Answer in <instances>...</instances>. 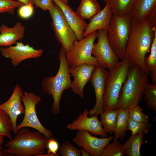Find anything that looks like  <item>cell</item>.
Returning <instances> with one entry per match:
<instances>
[{
	"mask_svg": "<svg viewBox=\"0 0 156 156\" xmlns=\"http://www.w3.org/2000/svg\"><path fill=\"white\" fill-rule=\"evenodd\" d=\"M154 36V31L148 19L138 23L131 19V32L124 58L128 61L130 65H137L147 74L144 59L151 49Z\"/></svg>",
	"mask_w": 156,
	"mask_h": 156,
	"instance_id": "cell-1",
	"label": "cell"
},
{
	"mask_svg": "<svg viewBox=\"0 0 156 156\" xmlns=\"http://www.w3.org/2000/svg\"><path fill=\"white\" fill-rule=\"evenodd\" d=\"M15 135L4 144L2 152L5 155L42 156L45 153L49 139L39 132L25 127L18 129Z\"/></svg>",
	"mask_w": 156,
	"mask_h": 156,
	"instance_id": "cell-2",
	"label": "cell"
},
{
	"mask_svg": "<svg viewBox=\"0 0 156 156\" xmlns=\"http://www.w3.org/2000/svg\"><path fill=\"white\" fill-rule=\"evenodd\" d=\"M149 79L148 74L136 65H130L121 88L116 107L129 110L138 105L143 98Z\"/></svg>",
	"mask_w": 156,
	"mask_h": 156,
	"instance_id": "cell-3",
	"label": "cell"
},
{
	"mask_svg": "<svg viewBox=\"0 0 156 156\" xmlns=\"http://www.w3.org/2000/svg\"><path fill=\"white\" fill-rule=\"evenodd\" d=\"M59 58L60 66L56 75L46 77L42 83V90L53 97L52 111L55 115L61 112L60 102L62 93L64 90L71 88L72 82L69 72V66L64 51L62 47L59 54Z\"/></svg>",
	"mask_w": 156,
	"mask_h": 156,
	"instance_id": "cell-4",
	"label": "cell"
},
{
	"mask_svg": "<svg viewBox=\"0 0 156 156\" xmlns=\"http://www.w3.org/2000/svg\"><path fill=\"white\" fill-rule=\"evenodd\" d=\"M130 66L125 58L107 71L103 96V111L116 110L119 95Z\"/></svg>",
	"mask_w": 156,
	"mask_h": 156,
	"instance_id": "cell-5",
	"label": "cell"
},
{
	"mask_svg": "<svg viewBox=\"0 0 156 156\" xmlns=\"http://www.w3.org/2000/svg\"><path fill=\"white\" fill-rule=\"evenodd\" d=\"M131 15H112L107 30V38L110 46L121 60L125 58L127 44L131 32Z\"/></svg>",
	"mask_w": 156,
	"mask_h": 156,
	"instance_id": "cell-6",
	"label": "cell"
},
{
	"mask_svg": "<svg viewBox=\"0 0 156 156\" xmlns=\"http://www.w3.org/2000/svg\"><path fill=\"white\" fill-rule=\"evenodd\" d=\"M49 11L52 19V27L55 36L61 44L66 55L70 51L74 42L78 40L76 36L57 5L54 3Z\"/></svg>",
	"mask_w": 156,
	"mask_h": 156,
	"instance_id": "cell-7",
	"label": "cell"
},
{
	"mask_svg": "<svg viewBox=\"0 0 156 156\" xmlns=\"http://www.w3.org/2000/svg\"><path fill=\"white\" fill-rule=\"evenodd\" d=\"M97 31H95L80 40L74 43L70 52L66 55L69 66L83 64L99 65L96 58L92 55L94 42L97 38Z\"/></svg>",
	"mask_w": 156,
	"mask_h": 156,
	"instance_id": "cell-8",
	"label": "cell"
},
{
	"mask_svg": "<svg viewBox=\"0 0 156 156\" xmlns=\"http://www.w3.org/2000/svg\"><path fill=\"white\" fill-rule=\"evenodd\" d=\"M21 100L25 107L24 116L21 122L17 126V129L25 127L32 128L40 132L47 138L49 139L51 138L52 131L42 125L36 112V107L41 102V97L32 92L24 91Z\"/></svg>",
	"mask_w": 156,
	"mask_h": 156,
	"instance_id": "cell-9",
	"label": "cell"
},
{
	"mask_svg": "<svg viewBox=\"0 0 156 156\" xmlns=\"http://www.w3.org/2000/svg\"><path fill=\"white\" fill-rule=\"evenodd\" d=\"M107 35V30L97 31L98 41L94 44L92 54L96 59L99 65L110 70L119 62V58L109 45Z\"/></svg>",
	"mask_w": 156,
	"mask_h": 156,
	"instance_id": "cell-10",
	"label": "cell"
},
{
	"mask_svg": "<svg viewBox=\"0 0 156 156\" xmlns=\"http://www.w3.org/2000/svg\"><path fill=\"white\" fill-rule=\"evenodd\" d=\"M43 52L42 49H35L28 44L25 45L21 41L17 42L15 46L0 47L1 55L6 58L10 59L11 63L14 67L18 66L25 60L40 57Z\"/></svg>",
	"mask_w": 156,
	"mask_h": 156,
	"instance_id": "cell-11",
	"label": "cell"
},
{
	"mask_svg": "<svg viewBox=\"0 0 156 156\" xmlns=\"http://www.w3.org/2000/svg\"><path fill=\"white\" fill-rule=\"evenodd\" d=\"M113 138L111 135L101 138L92 135L89 132L78 130L72 141L78 147L87 152L91 156H101L103 149Z\"/></svg>",
	"mask_w": 156,
	"mask_h": 156,
	"instance_id": "cell-12",
	"label": "cell"
},
{
	"mask_svg": "<svg viewBox=\"0 0 156 156\" xmlns=\"http://www.w3.org/2000/svg\"><path fill=\"white\" fill-rule=\"evenodd\" d=\"M89 111L84 109L78 117L71 122L67 124L66 128L70 130H84L90 133L92 135L100 136L101 138L107 137L101 121L98 120L97 115L88 117Z\"/></svg>",
	"mask_w": 156,
	"mask_h": 156,
	"instance_id": "cell-13",
	"label": "cell"
},
{
	"mask_svg": "<svg viewBox=\"0 0 156 156\" xmlns=\"http://www.w3.org/2000/svg\"><path fill=\"white\" fill-rule=\"evenodd\" d=\"M23 91L21 87L16 84L10 98L5 102L0 104V109L4 111L9 116L12 126V131L16 134L18 131L17 120L18 116L23 114L25 107L21 102Z\"/></svg>",
	"mask_w": 156,
	"mask_h": 156,
	"instance_id": "cell-14",
	"label": "cell"
},
{
	"mask_svg": "<svg viewBox=\"0 0 156 156\" xmlns=\"http://www.w3.org/2000/svg\"><path fill=\"white\" fill-rule=\"evenodd\" d=\"M107 71L105 68L98 65L96 66L93 71L90 81L95 92L96 102L93 109L89 112L91 116L101 115L103 110V96Z\"/></svg>",
	"mask_w": 156,
	"mask_h": 156,
	"instance_id": "cell-15",
	"label": "cell"
},
{
	"mask_svg": "<svg viewBox=\"0 0 156 156\" xmlns=\"http://www.w3.org/2000/svg\"><path fill=\"white\" fill-rule=\"evenodd\" d=\"M96 66L83 64L70 67V74L74 77L71 84V89L75 94L83 98V90L86 84L90 80Z\"/></svg>",
	"mask_w": 156,
	"mask_h": 156,
	"instance_id": "cell-16",
	"label": "cell"
},
{
	"mask_svg": "<svg viewBox=\"0 0 156 156\" xmlns=\"http://www.w3.org/2000/svg\"><path fill=\"white\" fill-rule=\"evenodd\" d=\"M61 10L67 22L74 31L77 40L83 39V33L88 24L70 6L61 0H53Z\"/></svg>",
	"mask_w": 156,
	"mask_h": 156,
	"instance_id": "cell-17",
	"label": "cell"
},
{
	"mask_svg": "<svg viewBox=\"0 0 156 156\" xmlns=\"http://www.w3.org/2000/svg\"><path fill=\"white\" fill-rule=\"evenodd\" d=\"M112 15L109 6L105 3L104 8L90 19V22L83 32V37L99 30H107Z\"/></svg>",
	"mask_w": 156,
	"mask_h": 156,
	"instance_id": "cell-18",
	"label": "cell"
},
{
	"mask_svg": "<svg viewBox=\"0 0 156 156\" xmlns=\"http://www.w3.org/2000/svg\"><path fill=\"white\" fill-rule=\"evenodd\" d=\"M25 27L20 22L9 27L3 24L0 26V46L7 47L16 44L24 37Z\"/></svg>",
	"mask_w": 156,
	"mask_h": 156,
	"instance_id": "cell-19",
	"label": "cell"
},
{
	"mask_svg": "<svg viewBox=\"0 0 156 156\" xmlns=\"http://www.w3.org/2000/svg\"><path fill=\"white\" fill-rule=\"evenodd\" d=\"M156 9V0H135L131 14L132 19L138 23L148 19Z\"/></svg>",
	"mask_w": 156,
	"mask_h": 156,
	"instance_id": "cell-20",
	"label": "cell"
},
{
	"mask_svg": "<svg viewBox=\"0 0 156 156\" xmlns=\"http://www.w3.org/2000/svg\"><path fill=\"white\" fill-rule=\"evenodd\" d=\"M135 0H104L109 6L113 15H131Z\"/></svg>",
	"mask_w": 156,
	"mask_h": 156,
	"instance_id": "cell-21",
	"label": "cell"
},
{
	"mask_svg": "<svg viewBox=\"0 0 156 156\" xmlns=\"http://www.w3.org/2000/svg\"><path fill=\"white\" fill-rule=\"evenodd\" d=\"M144 135L137 134L131 135L122 144L125 155L127 156H141L140 150L142 144H144Z\"/></svg>",
	"mask_w": 156,
	"mask_h": 156,
	"instance_id": "cell-22",
	"label": "cell"
},
{
	"mask_svg": "<svg viewBox=\"0 0 156 156\" xmlns=\"http://www.w3.org/2000/svg\"><path fill=\"white\" fill-rule=\"evenodd\" d=\"M101 10L96 0H81L76 12L83 19L90 20Z\"/></svg>",
	"mask_w": 156,
	"mask_h": 156,
	"instance_id": "cell-23",
	"label": "cell"
},
{
	"mask_svg": "<svg viewBox=\"0 0 156 156\" xmlns=\"http://www.w3.org/2000/svg\"><path fill=\"white\" fill-rule=\"evenodd\" d=\"M117 110L118 117L114 132V138L123 141L127 130L129 118V110L119 109Z\"/></svg>",
	"mask_w": 156,
	"mask_h": 156,
	"instance_id": "cell-24",
	"label": "cell"
},
{
	"mask_svg": "<svg viewBox=\"0 0 156 156\" xmlns=\"http://www.w3.org/2000/svg\"><path fill=\"white\" fill-rule=\"evenodd\" d=\"M118 110H110L103 112L100 115L101 122L105 132L111 134L114 133L118 117Z\"/></svg>",
	"mask_w": 156,
	"mask_h": 156,
	"instance_id": "cell-25",
	"label": "cell"
},
{
	"mask_svg": "<svg viewBox=\"0 0 156 156\" xmlns=\"http://www.w3.org/2000/svg\"><path fill=\"white\" fill-rule=\"evenodd\" d=\"M154 31V36L151 47L150 55L145 56L144 63L148 74H150L156 71V27L151 29Z\"/></svg>",
	"mask_w": 156,
	"mask_h": 156,
	"instance_id": "cell-26",
	"label": "cell"
},
{
	"mask_svg": "<svg viewBox=\"0 0 156 156\" xmlns=\"http://www.w3.org/2000/svg\"><path fill=\"white\" fill-rule=\"evenodd\" d=\"M143 98L147 106L156 112V83H148L145 89Z\"/></svg>",
	"mask_w": 156,
	"mask_h": 156,
	"instance_id": "cell-27",
	"label": "cell"
},
{
	"mask_svg": "<svg viewBox=\"0 0 156 156\" xmlns=\"http://www.w3.org/2000/svg\"><path fill=\"white\" fill-rule=\"evenodd\" d=\"M12 126L11 120L8 114L0 109V136H6L10 140L12 138L11 133Z\"/></svg>",
	"mask_w": 156,
	"mask_h": 156,
	"instance_id": "cell-28",
	"label": "cell"
},
{
	"mask_svg": "<svg viewBox=\"0 0 156 156\" xmlns=\"http://www.w3.org/2000/svg\"><path fill=\"white\" fill-rule=\"evenodd\" d=\"M122 144L114 138L112 142L104 148L101 156H125Z\"/></svg>",
	"mask_w": 156,
	"mask_h": 156,
	"instance_id": "cell-29",
	"label": "cell"
},
{
	"mask_svg": "<svg viewBox=\"0 0 156 156\" xmlns=\"http://www.w3.org/2000/svg\"><path fill=\"white\" fill-rule=\"evenodd\" d=\"M151 126V125L149 122H138L129 118L127 130L131 131L132 135L137 134H141L144 135L149 132Z\"/></svg>",
	"mask_w": 156,
	"mask_h": 156,
	"instance_id": "cell-30",
	"label": "cell"
},
{
	"mask_svg": "<svg viewBox=\"0 0 156 156\" xmlns=\"http://www.w3.org/2000/svg\"><path fill=\"white\" fill-rule=\"evenodd\" d=\"M62 156H81V151L75 147L69 141L63 143L59 148L58 153Z\"/></svg>",
	"mask_w": 156,
	"mask_h": 156,
	"instance_id": "cell-31",
	"label": "cell"
},
{
	"mask_svg": "<svg viewBox=\"0 0 156 156\" xmlns=\"http://www.w3.org/2000/svg\"><path fill=\"white\" fill-rule=\"evenodd\" d=\"M129 118L139 122H149L148 116L145 114L142 109L138 105L129 110Z\"/></svg>",
	"mask_w": 156,
	"mask_h": 156,
	"instance_id": "cell-32",
	"label": "cell"
},
{
	"mask_svg": "<svg viewBox=\"0 0 156 156\" xmlns=\"http://www.w3.org/2000/svg\"><path fill=\"white\" fill-rule=\"evenodd\" d=\"M23 4L13 0H0V13L7 12L11 15L14 14L15 9Z\"/></svg>",
	"mask_w": 156,
	"mask_h": 156,
	"instance_id": "cell-33",
	"label": "cell"
},
{
	"mask_svg": "<svg viewBox=\"0 0 156 156\" xmlns=\"http://www.w3.org/2000/svg\"><path fill=\"white\" fill-rule=\"evenodd\" d=\"M33 5L30 4H23L19 7L18 10L19 16L23 19H27L30 17L34 13Z\"/></svg>",
	"mask_w": 156,
	"mask_h": 156,
	"instance_id": "cell-34",
	"label": "cell"
},
{
	"mask_svg": "<svg viewBox=\"0 0 156 156\" xmlns=\"http://www.w3.org/2000/svg\"><path fill=\"white\" fill-rule=\"evenodd\" d=\"M47 153H53L55 156H59L57 153L59 148V144L55 139L52 138L49 139L47 144Z\"/></svg>",
	"mask_w": 156,
	"mask_h": 156,
	"instance_id": "cell-35",
	"label": "cell"
},
{
	"mask_svg": "<svg viewBox=\"0 0 156 156\" xmlns=\"http://www.w3.org/2000/svg\"><path fill=\"white\" fill-rule=\"evenodd\" d=\"M33 2L36 7L44 11L50 10L53 4V0H33Z\"/></svg>",
	"mask_w": 156,
	"mask_h": 156,
	"instance_id": "cell-36",
	"label": "cell"
},
{
	"mask_svg": "<svg viewBox=\"0 0 156 156\" xmlns=\"http://www.w3.org/2000/svg\"><path fill=\"white\" fill-rule=\"evenodd\" d=\"M148 19L151 28L156 27V9L154 10Z\"/></svg>",
	"mask_w": 156,
	"mask_h": 156,
	"instance_id": "cell-37",
	"label": "cell"
},
{
	"mask_svg": "<svg viewBox=\"0 0 156 156\" xmlns=\"http://www.w3.org/2000/svg\"><path fill=\"white\" fill-rule=\"evenodd\" d=\"M150 74L152 83H156V71L153 72Z\"/></svg>",
	"mask_w": 156,
	"mask_h": 156,
	"instance_id": "cell-38",
	"label": "cell"
},
{
	"mask_svg": "<svg viewBox=\"0 0 156 156\" xmlns=\"http://www.w3.org/2000/svg\"><path fill=\"white\" fill-rule=\"evenodd\" d=\"M18 1L21 2L23 4L28 5L31 4L33 5V0H17Z\"/></svg>",
	"mask_w": 156,
	"mask_h": 156,
	"instance_id": "cell-39",
	"label": "cell"
},
{
	"mask_svg": "<svg viewBox=\"0 0 156 156\" xmlns=\"http://www.w3.org/2000/svg\"><path fill=\"white\" fill-rule=\"evenodd\" d=\"M4 137L5 136L3 135L0 136V153H3L2 152L3 148L2 146L4 142Z\"/></svg>",
	"mask_w": 156,
	"mask_h": 156,
	"instance_id": "cell-40",
	"label": "cell"
},
{
	"mask_svg": "<svg viewBox=\"0 0 156 156\" xmlns=\"http://www.w3.org/2000/svg\"><path fill=\"white\" fill-rule=\"evenodd\" d=\"M81 153V156H90L89 154L82 148L80 149Z\"/></svg>",
	"mask_w": 156,
	"mask_h": 156,
	"instance_id": "cell-41",
	"label": "cell"
},
{
	"mask_svg": "<svg viewBox=\"0 0 156 156\" xmlns=\"http://www.w3.org/2000/svg\"><path fill=\"white\" fill-rule=\"evenodd\" d=\"M62 0L65 3H66V4H68V0Z\"/></svg>",
	"mask_w": 156,
	"mask_h": 156,
	"instance_id": "cell-42",
	"label": "cell"
}]
</instances>
